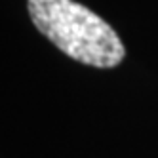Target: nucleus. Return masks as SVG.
Here are the masks:
<instances>
[{
  "instance_id": "nucleus-1",
  "label": "nucleus",
  "mask_w": 158,
  "mask_h": 158,
  "mask_svg": "<svg viewBox=\"0 0 158 158\" xmlns=\"http://www.w3.org/2000/svg\"><path fill=\"white\" fill-rule=\"evenodd\" d=\"M35 27L69 57L109 69L124 59V44L105 19L74 0H27Z\"/></svg>"
}]
</instances>
